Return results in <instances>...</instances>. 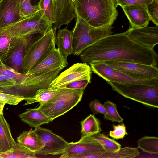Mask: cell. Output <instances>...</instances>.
<instances>
[{"label":"cell","instance_id":"5b68a950","mask_svg":"<svg viewBox=\"0 0 158 158\" xmlns=\"http://www.w3.org/2000/svg\"><path fill=\"white\" fill-rule=\"evenodd\" d=\"M84 90L59 88L50 99L40 104L38 108L52 122L76 106L81 100Z\"/></svg>","mask_w":158,"mask_h":158},{"label":"cell","instance_id":"e0dca14e","mask_svg":"<svg viewBox=\"0 0 158 158\" xmlns=\"http://www.w3.org/2000/svg\"><path fill=\"white\" fill-rule=\"evenodd\" d=\"M35 35H31L24 38L10 53L4 64L15 71L21 73L22 64L25 53L29 45L39 38H35Z\"/></svg>","mask_w":158,"mask_h":158},{"label":"cell","instance_id":"8d00e7d4","mask_svg":"<svg viewBox=\"0 0 158 158\" xmlns=\"http://www.w3.org/2000/svg\"><path fill=\"white\" fill-rule=\"evenodd\" d=\"M89 106L94 115L99 114L104 115L106 114L104 106L98 99H94L91 101L89 104Z\"/></svg>","mask_w":158,"mask_h":158},{"label":"cell","instance_id":"cb8c5ba5","mask_svg":"<svg viewBox=\"0 0 158 158\" xmlns=\"http://www.w3.org/2000/svg\"><path fill=\"white\" fill-rule=\"evenodd\" d=\"M80 123L81 135L80 139L90 137L102 131L100 121L93 114L89 115Z\"/></svg>","mask_w":158,"mask_h":158},{"label":"cell","instance_id":"2e32d148","mask_svg":"<svg viewBox=\"0 0 158 158\" xmlns=\"http://www.w3.org/2000/svg\"><path fill=\"white\" fill-rule=\"evenodd\" d=\"M121 7L129 21V28H141L149 24L150 19L147 11L146 6L132 5Z\"/></svg>","mask_w":158,"mask_h":158},{"label":"cell","instance_id":"277c9868","mask_svg":"<svg viewBox=\"0 0 158 158\" xmlns=\"http://www.w3.org/2000/svg\"><path fill=\"white\" fill-rule=\"evenodd\" d=\"M53 24L40 10L29 17L0 27V36L23 38L37 34L43 35L52 28Z\"/></svg>","mask_w":158,"mask_h":158},{"label":"cell","instance_id":"30bf717a","mask_svg":"<svg viewBox=\"0 0 158 158\" xmlns=\"http://www.w3.org/2000/svg\"><path fill=\"white\" fill-rule=\"evenodd\" d=\"M104 62L114 69L133 77L142 79L158 78V69L156 66L127 62L108 61Z\"/></svg>","mask_w":158,"mask_h":158},{"label":"cell","instance_id":"1f68e13d","mask_svg":"<svg viewBox=\"0 0 158 158\" xmlns=\"http://www.w3.org/2000/svg\"><path fill=\"white\" fill-rule=\"evenodd\" d=\"M38 4L45 15L53 24L55 22V0H40Z\"/></svg>","mask_w":158,"mask_h":158},{"label":"cell","instance_id":"836d02e7","mask_svg":"<svg viewBox=\"0 0 158 158\" xmlns=\"http://www.w3.org/2000/svg\"><path fill=\"white\" fill-rule=\"evenodd\" d=\"M150 20L158 26V0H153L146 6Z\"/></svg>","mask_w":158,"mask_h":158},{"label":"cell","instance_id":"4fadbf2b","mask_svg":"<svg viewBox=\"0 0 158 158\" xmlns=\"http://www.w3.org/2000/svg\"><path fill=\"white\" fill-rule=\"evenodd\" d=\"M68 65L67 58L55 47L50 50L27 74L42 73Z\"/></svg>","mask_w":158,"mask_h":158},{"label":"cell","instance_id":"74e56055","mask_svg":"<svg viewBox=\"0 0 158 158\" xmlns=\"http://www.w3.org/2000/svg\"><path fill=\"white\" fill-rule=\"evenodd\" d=\"M153 0H116L117 6L140 5L147 6Z\"/></svg>","mask_w":158,"mask_h":158},{"label":"cell","instance_id":"d6a6232c","mask_svg":"<svg viewBox=\"0 0 158 158\" xmlns=\"http://www.w3.org/2000/svg\"><path fill=\"white\" fill-rule=\"evenodd\" d=\"M90 82L91 80H78L62 85L57 88L73 90L85 89L88 85Z\"/></svg>","mask_w":158,"mask_h":158},{"label":"cell","instance_id":"d4e9b609","mask_svg":"<svg viewBox=\"0 0 158 158\" xmlns=\"http://www.w3.org/2000/svg\"><path fill=\"white\" fill-rule=\"evenodd\" d=\"M25 38L0 36V61L4 63L10 53Z\"/></svg>","mask_w":158,"mask_h":158},{"label":"cell","instance_id":"5bb4252c","mask_svg":"<svg viewBox=\"0 0 158 158\" xmlns=\"http://www.w3.org/2000/svg\"><path fill=\"white\" fill-rule=\"evenodd\" d=\"M126 32L132 40L142 46L153 48L158 43V26L129 28Z\"/></svg>","mask_w":158,"mask_h":158},{"label":"cell","instance_id":"7c38bea8","mask_svg":"<svg viewBox=\"0 0 158 158\" xmlns=\"http://www.w3.org/2000/svg\"><path fill=\"white\" fill-rule=\"evenodd\" d=\"M92 70L85 63H77L58 75L50 84L49 88H57L64 84L77 80H91Z\"/></svg>","mask_w":158,"mask_h":158},{"label":"cell","instance_id":"4316f807","mask_svg":"<svg viewBox=\"0 0 158 158\" xmlns=\"http://www.w3.org/2000/svg\"><path fill=\"white\" fill-rule=\"evenodd\" d=\"M138 148L143 152L151 155H158V138L151 136H145L137 141Z\"/></svg>","mask_w":158,"mask_h":158},{"label":"cell","instance_id":"e575fe53","mask_svg":"<svg viewBox=\"0 0 158 158\" xmlns=\"http://www.w3.org/2000/svg\"><path fill=\"white\" fill-rule=\"evenodd\" d=\"M112 127L113 130L110 131L109 135L114 139H122L128 134L124 123L116 125L113 124Z\"/></svg>","mask_w":158,"mask_h":158},{"label":"cell","instance_id":"f546056e","mask_svg":"<svg viewBox=\"0 0 158 158\" xmlns=\"http://www.w3.org/2000/svg\"><path fill=\"white\" fill-rule=\"evenodd\" d=\"M106 114L104 115V119L111 121L113 122H122L123 119L121 117L117 110L116 104L110 100H107L103 104Z\"/></svg>","mask_w":158,"mask_h":158},{"label":"cell","instance_id":"ffe728a7","mask_svg":"<svg viewBox=\"0 0 158 158\" xmlns=\"http://www.w3.org/2000/svg\"><path fill=\"white\" fill-rule=\"evenodd\" d=\"M21 121L31 127H36L49 123L50 122L45 114L38 107L27 109L19 115Z\"/></svg>","mask_w":158,"mask_h":158},{"label":"cell","instance_id":"83f0119b","mask_svg":"<svg viewBox=\"0 0 158 158\" xmlns=\"http://www.w3.org/2000/svg\"><path fill=\"white\" fill-rule=\"evenodd\" d=\"M58 88H48L39 89L32 98L26 100L23 105H30L39 102L40 104L44 102L54 95L59 90Z\"/></svg>","mask_w":158,"mask_h":158},{"label":"cell","instance_id":"603a6c76","mask_svg":"<svg viewBox=\"0 0 158 158\" xmlns=\"http://www.w3.org/2000/svg\"><path fill=\"white\" fill-rule=\"evenodd\" d=\"M15 142L12 135L9 125L3 115L0 116V153L10 150Z\"/></svg>","mask_w":158,"mask_h":158},{"label":"cell","instance_id":"d590c367","mask_svg":"<svg viewBox=\"0 0 158 158\" xmlns=\"http://www.w3.org/2000/svg\"><path fill=\"white\" fill-rule=\"evenodd\" d=\"M23 100H24L23 98L0 91V101L4 102L6 104L16 105Z\"/></svg>","mask_w":158,"mask_h":158},{"label":"cell","instance_id":"484cf974","mask_svg":"<svg viewBox=\"0 0 158 158\" xmlns=\"http://www.w3.org/2000/svg\"><path fill=\"white\" fill-rule=\"evenodd\" d=\"M36 155L16 142L10 150L0 153V158H35Z\"/></svg>","mask_w":158,"mask_h":158},{"label":"cell","instance_id":"9a60e30c","mask_svg":"<svg viewBox=\"0 0 158 158\" xmlns=\"http://www.w3.org/2000/svg\"><path fill=\"white\" fill-rule=\"evenodd\" d=\"M103 150L101 145L91 137L80 139L77 142H71L59 157L68 158L71 156L86 153Z\"/></svg>","mask_w":158,"mask_h":158},{"label":"cell","instance_id":"f1b7e54d","mask_svg":"<svg viewBox=\"0 0 158 158\" xmlns=\"http://www.w3.org/2000/svg\"><path fill=\"white\" fill-rule=\"evenodd\" d=\"M90 137L97 141L106 151L114 152L121 148V145L119 143L103 134L99 133Z\"/></svg>","mask_w":158,"mask_h":158},{"label":"cell","instance_id":"44dd1931","mask_svg":"<svg viewBox=\"0 0 158 158\" xmlns=\"http://www.w3.org/2000/svg\"><path fill=\"white\" fill-rule=\"evenodd\" d=\"M17 141L20 145L36 154L44 146L34 130L23 131L17 137Z\"/></svg>","mask_w":158,"mask_h":158},{"label":"cell","instance_id":"f35d334b","mask_svg":"<svg viewBox=\"0 0 158 158\" xmlns=\"http://www.w3.org/2000/svg\"><path fill=\"white\" fill-rule=\"evenodd\" d=\"M5 104V102L0 101V116L3 115V110Z\"/></svg>","mask_w":158,"mask_h":158},{"label":"cell","instance_id":"ac0fdd59","mask_svg":"<svg viewBox=\"0 0 158 158\" xmlns=\"http://www.w3.org/2000/svg\"><path fill=\"white\" fill-rule=\"evenodd\" d=\"M140 152L137 148L125 147L114 152L104 150L70 156V158H133L138 156Z\"/></svg>","mask_w":158,"mask_h":158},{"label":"cell","instance_id":"6da1fadb","mask_svg":"<svg viewBox=\"0 0 158 158\" xmlns=\"http://www.w3.org/2000/svg\"><path fill=\"white\" fill-rule=\"evenodd\" d=\"M88 65L94 62H130L157 67L158 55L154 48L132 40L126 32L110 35L88 47L79 55Z\"/></svg>","mask_w":158,"mask_h":158},{"label":"cell","instance_id":"8992f818","mask_svg":"<svg viewBox=\"0 0 158 158\" xmlns=\"http://www.w3.org/2000/svg\"><path fill=\"white\" fill-rule=\"evenodd\" d=\"M76 23L72 30L73 54L79 55L86 48L102 38L112 34L113 27H93L76 15Z\"/></svg>","mask_w":158,"mask_h":158},{"label":"cell","instance_id":"ab89813d","mask_svg":"<svg viewBox=\"0 0 158 158\" xmlns=\"http://www.w3.org/2000/svg\"><path fill=\"white\" fill-rule=\"evenodd\" d=\"M19 3L23 2L24 0H17Z\"/></svg>","mask_w":158,"mask_h":158},{"label":"cell","instance_id":"9c48e42d","mask_svg":"<svg viewBox=\"0 0 158 158\" xmlns=\"http://www.w3.org/2000/svg\"><path fill=\"white\" fill-rule=\"evenodd\" d=\"M89 65L92 71L106 81L158 85V78L142 79L133 77L123 72L114 69L104 62H92Z\"/></svg>","mask_w":158,"mask_h":158},{"label":"cell","instance_id":"7bdbcfd3","mask_svg":"<svg viewBox=\"0 0 158 158\" xmlns=\"http://www.w3.org/2000/svg\"></svg>","mask_w":158,"mask_h":158},{"label":"cell","instance_id":"4dcf8cb0","mask_svg":"<svg viewBox=\"0 0 158 158\" xmlns=\"http://www.w3.org/2000/svg\"><path fill=\"white\" fill-rule=\"evenodd\" d=\"M40 10L39 5H32L30 0H24L19 4V11L22 19L29 17Z\"/></svg>","mask_w":158,"mask_h":158},{"label":"cell","instance_id":"60d3db41","mask_svg":"<svg viewBox=\"0 0 158 158\" xmlns=\"http://www.w3.org/2000/svg\"><path fill=\"white\" fill-rule=\"evenodd\" d=\"M38 0H30V1L31 2H35L37 1Z\"/></svg>","mask_w":158,"mask_h":158},{"label":"cell","instance_id":"d6986e66","mask_svg":"<svg viewBox=\"0 0 158 158\" xmlns=\"http://www.w3.org/2000/svg\"><path fill=\"white\" fill-rule=\"evenodd\" d=\"M17 0H2L0 2V27L6 26L22 19Z\"/></svg>","mask_w":158,"mask_h":158},{"label":"cell","instance_id":"7a4b0ae2","mask_svg":"<svg viewBox=\"0 0 158 158\" xmlns=\"http://www.w3.org/2000/svg\"><path fill=\"white\" fill-rule=\"evenodd\" d=\"M76 15L91 26L111 27L118 15L116 0H73Z\"/></svg>","mask_w":158,"mask_h":158},{"label":"cell","instance_id":"ba28073f","mask_svg":"<svg viewBox=\"0 0 158 158\" xmlns=\"http://www.w3.org/2000/svg\"><path fill=\"white\" fill-rule=\"evenodd\" d=\"M56 37V30L52 27L29 45L24 56L21 73H27L46 54L55 47Z\"/></svg>","mask_w":158,"mask_h":158},{"label":"cell","instance_id":"8fae6325","mask_svg":"<svg viewBox=\"0 0 158 158\" xmlns=\"http://www.w3.org/2000/svg\"><path fill=\"white\" fill-rule=\"evenodd\" d=\"M44 146L36 154L56 155H61L67 148L69 143L48 129L38 127L34 130Z\"/></svg>","mask_w":158,"mask_h":158},{"label":"cell","instance_id":"52a82bcc","mask_svg":"<svg viewBox=\"0 0 158 158\" xmlns=\"http://www.w3.org/2000/svg\"><path fill=\"white\" fill-rule=\"evenodd\" d=\"M106 82L113 91L125 98L140 103L150 108H158V85Z\"/></svg>","mask_w":158,"mask_h":158},{"label":"cell","instance_id":"b9f144b4","mask_svg":"<svg viewBox=\"0 0 158 158\" xmlns=\"http://www.w3.org/2000/svg\"><path fill=\"white\" fill-rule=\"evenodd\" d=\"M2 0H0V2H1Z\"/></svg>","mask_w":158,"mask_h":158},{"label":"cell","instance_id":"3957f363","mask_svg":"<svg viewBox=\"0 0 158 158\" xmlns=\"http://www.w3.org/2000/svg\"><path fill=\"white\" fill-rule=\"evenodd\" d=\"M0 66L2 73L16 83L13 95L25 100L33 97L39 89L49 88L56 77L53 70L39 74H25L15 71L2 61Z\"/></svg>","mask_w":158,"mask_h":158},{"label":"cell","instance_id":"7402d4cb","mask_svg":"<svg viewBox=\"0 0 158 158\" xmlns=\"http://www.w3.org/2000/svg\"><path fill=\"white\" fill-rule=\"evenodd\" d=\"M56 44L66 58L73 54L72 30H68L67 27L59 30L56 37Z\"/></svg>","mask_w":158,"mask_h":158}]
</instances>
